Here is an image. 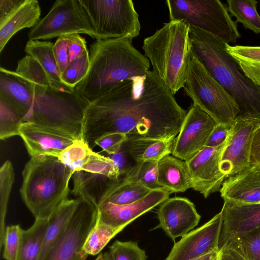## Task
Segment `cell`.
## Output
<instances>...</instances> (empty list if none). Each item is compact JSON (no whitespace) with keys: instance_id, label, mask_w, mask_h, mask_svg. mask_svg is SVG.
<instances>
[{"instance_id":"obj_1","label":"cell","mask_w":260,"mask_h":260,"mask_svg":"<svg viewBox=\"0 0 260 260\" xmlns=\"http://www.w3.org/2000/svg\"><path fill=\"white\" fill-rule=\"evenodd\" d=\"M187 114L152 71L125 80L101 98L89 102L82 139L93 150L95 142L113 133L173 140Z\"/></svg>"},{"instance_id":"obj_2","label":"cell","mask_w":260,"mask_h":260,"mask_svg":"<svg viewBox=\"0 0 260 260\" xmlns=\"http://www.w3.org/2000/svg\"><path fill=\"white\" fill-rule=\"evenodd\" d=\"M19 78L30 88L23 101L24 122H34L82 139L85 112L89 102L84 96L75 88L67 91L55 88L41 66Z\"/></svg>"},{"instance_id":"obj_3","label":"cell","mask_w":260,"mask_h":260,"mask_svg":"<svg viewBox=\"0 0 260 260\" xmlns=\"http://www.w3.org/2000/svg\"><path fill=\"white\" fill-rule=\"evenodd\" d=\"M90 65L75 89L89 102L98 99L120 82L144 76L149 71L148 58L128 38L96 40L90 45Z\"/></svg>"},{"instance_id":"obj_4","label":"cell","mask_w":260,"mask_h":260,"mask_svg":"<svg viewBox=\"0 0 260 260\" xmlns=\"http://www.w3.org/2000/svg\"><path fill=\"white\" fill-rule=\"evenodd\" d=\"M189 37L193 55L238 105L237 116L260 120V87L244 75L228 53V44L193 26L190 28Z\"/></svg>"},{"instance_id":"obj_5","label":"cell","mask_w":260,"mask_h":260,"mask_svg":"<svg viewBox=\"0 0 260 260\" xmlns=\"http://www.w3.org/2000/svg\"><path fill=\"white\" fill-rule=\"evenodd\" d=\"M73 172L57 157H31L22 172L21 198L35 219L47 218L70 193Z\"/></svg>"},{"instance_id":"obj_6","label":"cell","mask_w":260,"mask_h":260,"mask_svg":"<svg viewBox=\"0 0 260 260\" xmlns=\"http://www.w3.org/2000/svg\"><path fill=\"white\" fill-rule=\"evenodd\" d=\"M190 28L184 21H170L143 41L152 71L174 95L183 87L193 54Z\"/></svg>"},{"instance_id":"obj_7","label":"cell","mask_w":260,"mask_h":260,"mask_svg":"<svg viewBox=\"0 0 260 260\" xmlns=\"http://www.w3.org/2000/svg\"><path fill=\"white\" fill-rule=\"evenodd\" d=\"M183 88L193 104L217 123L232 126L240 112L238 105L193 54Z\"/></svg>"},{"instance_id":"obj_8","label":"cell","mask_w":260,"mask_h":260,"mask_svg":"<svg viewBox=\"0 0 260 260\" xmlns=\"http://www.w3.org/2000/svg\"><path fill=\"white\" fill-rule=\"evenodd\" d=\"M170 21H184L211 34L225 43L240 37L228 8L218 0H167Z\"/></svg>"},{"instance_id":"obj_9","label":"cell","mask_w":260,"mask_h":260,"mask_svg":"<svg viewBox=\"0 0 260 260\" xmlns=\"http://www.w3.org/2000/svg\"><path fill=\"white\" fill-rule=\"evenodd\" d=\"M98 40L138 36L139 15L131 0H79Z\"/></svg>"},{"instance_id":"obj_10","label":"cell","mask_w":260,"mask_h":260,"mask_svg":"<svg viewBox=\"0 0 260 260\" xmlns=\"http://www.w3.org/2000/svg\"><path fill=\"white\" fill-rule=\"evenodd\" d=\"M83 34L98 40L79 0H57L48 14L28 34L29 40H47Z\"/></svg>"},{"instance_id":"obj_11","label":"cell","mask_w":260,"mask_h":260,"mask_svg":"<svg viewBox=\"0 0 260 260\" xmlns=\"http://www.w3.org/2000/svg\"><path fill=\"white\" fill-rule=\"evenodd\" d=\"M77 206L63 232L41 260H86L83 250L85 241L95 225L97 206L83 198Z\"/></svg>"},{"instance_id":"obj_12","label":"cell","mask_w":260,"mask_h":260,"mask_svg":"<svg viewBox=\"0 0 260 260\" xmlns=\"http://www.w3.org/2000/svg\"><path fill=\"white\" fill-rule=\"evenodd\" d=\"M260 120L248 116H237L231 126L219 162L220 170L226 177L233 176L250 165L254 132Z\"/></svg>"},{"instance_id":"obj_13","label":"cell","mask_w":260,"mask_h":260,"mask_svg":"<svg viewBox=\"0 0 260 260\" xmlns=\"http://www.w3.org/2000/svg\"><path fill=\"white\" fill-rule=\"evenodd\" d=\"M216 121L192 104L185 117L177 137L173 140V156L185 161L205 147Z\"/></svg>"},{"instance_id":"obj_14","label":"cell","mask_w":260,"mask_h":260,"mask_svg":"<svg viewBox=\"0 0 260 260\" xmlns=\"http://www.w3.org/2000/svg\"><path fill=\"white\" fill-rule=\"evenodd\" d=\"M227 139L221 145L205 147L186 163L191 178V188L207 198L219 191L226 176L220 170L219 162Z\"/></svg>"},{"instance_id":"obj_15","label":"cell","mask_w":260,"mask_h":260,"mask_svg":"<svg viewBox=\"0 0 260 260\" xmlns=\"http://www.w3.org/2000/svg\"><path fill=\"white\" fill-rule=\"evenodd\" d=\"M222 222L220 211L201 226L181 237L174 244L166 260H194L219 251L218 241Z\"/></svg>"},{"instance_id":"obj_16","label":"cell","mask_w":260,"mask_h":260,"mask_svg":"<svg viewBox=\"0 0 260 260\" xmlns=\"http://www.w3.org/2000/svg\"><path fill=\"white\" fill-rule=\"evenodd\" d=\"M157 214L159 223L154 229H162L173 241L187 234L201 219L193 203L182 197L164 201L159 205Z\"/></svg>"},{"instance_id":"obj_17","label":"cell","mask_w":260,"mask_h":260,"mask_svg":"<svg viewBox=\"0 0 260 260\" xmlns=\"http://www.w3.org/2000/svg\"><path fill=\"white\" fill-rule=\"evenodd\" d=\"M171 192L162 187L152 189L141 200L128 205L102 202L98 207L97 221L114 228H125L136 218L159 205Z\"/></svg>"},{"instance_id":"obj_18","label":"cell","mask_w":260,"mask_h":260,"mask_svg":"<svg viewBox=\"0 0 260 260\" xmlns=\"http://www.w3.org/2000/svg\"><path fill=\"white\" fill-rule=\"evenodd\" d=\"M19 136L31 157L41 155L58 157L76 139L59 131L34 122H23Z\"/></svg>"},{"instance_id":"obj_19","label":"cell","mask_w":260,"mask_h":260,"mask_svg":"<svg viewBox=\"0 0 260 260\" xmlns=\"http://www.w3.org/2000/svg\"><path fill=\"white\" fill-rule=\"evenodd\" d=\"M219 250L230 240L260 225V203H246L224 200Z\"/></svg>"},{"instance_id":"obj_20","label":"cell","mask_w":260,"mask_h":260,"mask_svg":"<svg viewBox=\"0 0 260 260\" xmlns=\"http://www.w3.org/2000/svg\"><path fill=\"white\" fill-rule=\"evenodd\" d=\"M58 158L73 173L84 171L98 173L112 180L119 177L118 171L112 160L107 156L93 151L82 139L75 140Z\"/></svg>"},{"instance_id":"obj_21","label":"cell","mask_w":260,"mask_h":260,"mask_svg":"<svg viewBox=\"0 0 260 260\" xmlns=\"http://www.w3.org/2000/svg\"><path fill=\"white\" fill-rule=\"evenodd\" d=\"M219 191L224 200L260 203V166L250 164L236 175L228 177Z\"/></svg>"},{"instance_id":"obj_22","label":"cell","mask_w":260,"mask_h":260,"mask_svg":"<svg viewBox=\"0 0 260 260\" xmlns=\"http://www.w3.org/2000/svg\"><path fill=\"white\" fill-rule=\"evenodd\" d=\"M41 8L36 0H22L4 19L0 21V52L18 31L32 28L40 20Z\"/></svg>"},{"instance_id":"obj_23","label":"cell","mask_w":260,"mask_h":260,"mask_svg":"<svg viewBox=\"0 0 260 260\" xmlns=\"http://www.w3.org/2000/svg\"><path fill=\"white\" fill-rule=\"evenodd\" d=\"M157 181L170 192H184L191 188V178L186 162L168 155L158 162Z\"/></svg>"},{"instance_id":"obj_24","label":"cell","mask_w":260,"mask_h":260,"mask_svg":"<svg viewBox=\"0 0 260 260\" xmlns=\"http://www.w3.org/2000/svg\"><path fill=\"white\" fill-rule=\"evenodd\" d=\"M54 44L50 41L29 40L24 51L40 64L46 72L53 86L63 91H71L75 89L65 84L61 80V72L58 66L53 51Z\"/></svg>"},{"instance_id":"obj_25","label":"cell","mask_w":260,"mask_h":260,"mask_svg":"<svg viewBox=\"0 0 260 260\" xmlns=\"http://www.w3.org/2000/svg\"><path fill=\"white\" fill-rule=\"evenodd\" d=\"M127 137L124 143L136 162L158 161L172 152L173 140Z\"/></svg>"},{"instance_id":"obj_26","label":"cell","mask_w":260,"mask_h":260,"mask_svg":"<svg viewBox=\"0 0 260 260\" xmlns=\"http://www.w3.org/2000/svg\"><path fill=\"white\" fill-rule=\"evenodd\" d=\"M73 188L70 193L85 199L98 207L106 190L114 180L98 173L77 171L72 176Z\"/></svg>"},{"instance_id":"obj_27","label":"cell","mask_w":260,"mask_h":260,"mask_svg":"<svg viewBox=\"0 0 260 260\" xmlns=\"http://www.w3.org/2000/svg\"><path fill=\"white\" fill-rule=\"evenodd\" d=\"M79 199L64 200L48 217L47 227L39 258L41 260L63 232L79 203Z\"/></svg>"},{"instance_id":"obj_28","label":"cell","mask_w":260,"mask_h":260,"mask_svg":"<svg viewBox=\"0 0 260 260\" xmlns=\"http://www.w3.org/2000/svg\"><path fill=\"white\" fill-rule=\"evenodd\" d=\"M151 190L138 182L128 181L119 177L112 182L104 192L99 204L104 202L117 205L133 204L144 198Z\"/></svg>"},{"instance_id":"obj_29","label":"cell","mask_w":260,"mask_h":260,"mask_svg":"<svg viewBox=\"0 0 260 260\" xmlns=\"http://www.w3.org/2000/svg\"><path fill=\"white\" fill-rule=\"evenodd\" d=\"M226 49L244 75L260 87V46H231L228 44Z\"/></svg>"},{"instance_id":"obj_30","label":"cell","mask_w":260,"mask_h":260,"mask_svg":"<svg viewBox=\"0 0 260 260\" xmlns=\"http://www.w3.org/2000/svg\"><path fill=\"white\" fill-rule=\"evenodd\" d=\"M47 224L48 218L35 219L34 224L24 230L20 260H39Z\"/></svg>"},{"instance_id":"obj_31","label":"cell","mask_w":260,"mask_h":260,"mask_svg":"<svg viewBox=\"0 0 260 260\" xmlns=\"http://www.w3.org/2000/svg\"><path fill=\"white\" fill-rule=\"evenodd\" d=\"M228 10L246 28L260 33V16L256 10L255 0H228Z\"/></svg>"},{"instance_id":"obj_32","label":"cell","mask_w":260,"mask_h":260,"mask_svg":"<svg viewBox=\"0 0 260 260\" xmlns=\"http://www.w3.org/2000/svg\"><path fill=\"white\" fill-rule=\"evenodd\" d=\"M14 181L13 165L7 160L0 168V248L4 246L5 236V218L9 199Z\"/></svg>"},{"instance_id":"obj_33","label":"cell","mask_w":260,"mask_h":260,"mask_svg":"<svg viewBox=\"0 0 260 260\" xmlns=\"http://www.w3.org/2000/svg\"><path fill=\"white\" fill-rule=\"evenodd\" d=\"M124 228H114L100 222L96 223L89 233L83 247V251L88 255L99 254L108 242Z\"/></svg>"},{"instance_id":"obj_34","label":"cell","mask_w":260,"mask_h":260,"mask_svg":"<svg viewBox=\"0 0 260 260\" xmlns=\"http://www.w3.org/2000/svg\"><path fill=\"white\" fill-rule=\"evenodd\" d=\"M158 162H136L120 177L126 180L138 182L151 190L159 188L157 181Z\"/></svg>"},{"instance_id":"obj_35","label":"cell","mask_w":260,"mask_h":260,"mask_svg":"<svg viewBox=\"0 0 260 260\" xmlns=\"http://www.w3.org/2000/svg\"><path fill=\"white\" fill-rule=\"evenodd\" d=\"M21 116L6 101L0 98V139L19 136L23 123Z\"/></svg>"},{"instance_id":"obj_36","label":"cell","mask_w":260,"mask_h":260,"mask_svg":"<svg viewBox=\"0 0 260 260\" xmlns=\"http://www.w3.org/2000/svg\"><path fill=\"white\" fill-rule=\"evenodd\" d=\"M89 65V53L87 49L80 57L70 62L65 71L61 74V81L75 88L87 75Z\"/></svg>"},{"instance_id":"obj_37","label":"cell","mask_w":260,"mask_h":260,"mask_svg":"<svg viewBox=\"0 0 260 260\" xmlns=\"http://www.w3.org/2000/svg\"><path fill=\"white\" fill-rule=\"evenodd\" d=\"M24 230L19 224L6 228L3 258L6 260H20L23 244Z\"/></svg>"},{"instance_id":"obj_38","label":"cell","mask_w":260,"mask_h":260,"mask_svg":"<svg viewBox=\"0 0 260 260\" xmlns=\"http://www.w3.org/2000/svg\"><path fill=\"white\" fill-rule=\"evenodd\" d=\"M109 253L111 260H146L145 250L140 248L137 242L116 240L110 247Z\"/></svg>"},{"instance_id":"obj_39","label":"cell","mask_w":260,"mask_h":260,"mask_svg":"<svg viewBox=\"0 0 260 260\" xmlns=\"http://www.w3.org/2000/svg\"><path fill=\"white\" fill-rule=\"evenodd\" d=\"M231 240L238 244L247 260H260V225Z\"/></svg>"},{"instance_id":"obj_40","label":"cell","mask_w":260,"mask_h":260,"mask_svg":"<svg viewBox=\"0 0 260 260\" xmlns=\"http://www.w3.org/2000/svg\"><path fill=\"white\" fill-rule=\"evenodd\" d=\"M127 137L124 133L109 134L99 139L95 142V145L100 147L108 155L113 154L118 151Z\"/></svg>"},{"instance_id":"obj_41","label":"cell","mask_w":260,"mask_h":260,"mask_svg":"<svg viewBox=\"0 0 260 260\" xmlns=\"http://www.w3.org/2000/svg\"><path fill=\"white\" fill-rule=\"evenodd\" d=\"M124 143L118 151L114 154L107 155L112 160L118 170L119 177L122 176L136 163L128 152Z\"/></svg>"},{"instance_id":"obj_42","label":"cell","mask_w":260,"mask_h":260,"mask_svg":"<svg viewBox=\"0 0 260 260\" xmlns=\"http://www.w3.org/2000/svg\"><path fill=\"white\" fill-rule=\"evenodd\" d=\"M53 51L61 74L65 71L70 62L67 41L64 36L57 38L54 44Z\"/></svg>"},{"instance_id":"obj_43","label":"cell","mask_w":260,"mask_h":260,"mask_svg":"<svg viewBox=\"0 0 260 260\" xmlns=\"http://www.w3.org/2000/svg\"><path fill=\"white\" fill-rule=\"evenodd\" d=\"M68 43L70 62L80 57L87 49L85 39L79 34L64 35Z\"/></svg>"},{"instance_id":"obj_44","label":"cell","mask_w":260,"mask_h":260,"mask_svg":"<svg viewBox=\"0 0 260 260\" xmlns=\"http://www.w3.org/2000/svg\"><path fill=\"white\" fill-rule=\"evenodd\" d=\"M231 126L223 123H217L210 134L206 147L218 146L225 142L230 133Z\"/></svg>"},{"instance_id":"obj_45","label":"cell","mask_w":260,"mask_h":260,"mask_svg":"<svg viewBox=\"0 0 260 260\" xmlns=\"http://www.w3.org/2000/svg\"><path fill=\"white\" fill-rule=\"evenodd\" d=\"M222 260H247L238 244L230 240L219 250Z\"/></svg>"},{"instance_id":"obj_46","label":"cell","mask_w":260,"mask_h":260,"mask_svg":"<svg viewBox=\"0 0 260 260\" xmlns=\"http://www.w3.org/2000/svg\"><path fill=\"white\" fill-rule=\"evenodd\" d=\"M250 164L260 166V124L255 129L252 139Z\"/></svg>"},{"instance_id":"obj_47","label":"cell","mask_w":260,"mask_h":260,"mask_svg":"<svg viewBox=\"0 0 260 260\" xmlns=\"http://www.w3.org/2000/svg\"><path fill=\"white\" fill-rule=\"evenodd\" d=\"M22 0H0V21L7 17Z\"/></svg>"},{"instance_id":"obj_48","label":"cell","mask_w":260,"mask_h":260,"mask_svg":"<svg viewBox=\"0 0 260 260\" xmlns=\"http://www.w3.org/2000/svg\"><path fill=\"white\" fill-rule=\"evenodd\" d=\"M219 251H214L194 260H218Z\"/></svg>"},{"instance_id":"obj_49","label":"cell","mask_w":260,"mask_h":260,"mask_svg":"<svg viewBox=\"0 0 260 260\" xmlns=\"http://www.w3.org/2000/svg\"><path fill=\"white\" fill-rule=\"evenodd\" d=\"M108 257V252L100 253L95 260H107Z\"/></svg>"},{"instance_id":"obj_50","label":"cell","mask_w":260,"mask_h":260,"mask_svg":"<svg viewBox=\"0 0 260 260\" xmlns=\"http://www.w3.org/2000/svg\"><path fill=\"white\" fill-rule=\"evenodd\" d=\"M107 260H111L110 257V255H109V252H108V259Z\"/></svg>"},{"instance_id":"obj_51","label":"cell","mask_w":260,"mask_h":260,"mask_svg":"<svg viewBox=\"0 0 260 260\" xmlns=\"http://www.w3.org/2000/svg\"><path fill=\"white\" fill-rule=\"evenodd\" d=\"M218 260H222V259L220 258V255H219V258H218Z\"/></svg>"}]
</instances>
